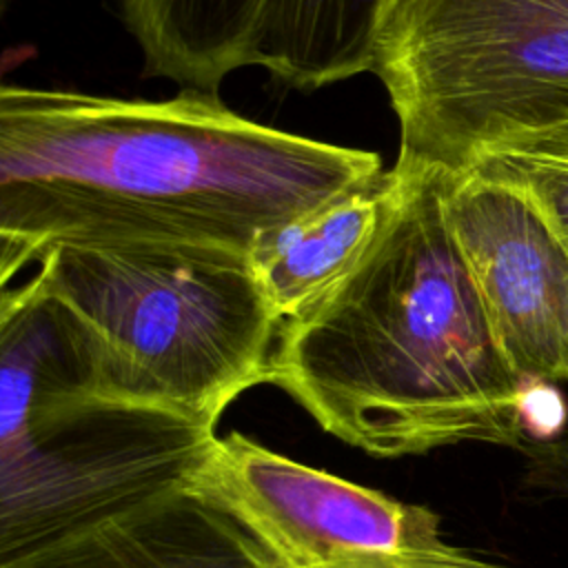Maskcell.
<instances>
[{"label":"cell","mask_w":568,"mask_h":568,"mask_svg":"<svg viewBox=\"0 0 568 568\" xmlns=\"http://www.w3.org/2000/svg\"><path fill=\"white\" fill-rule=\"evenodd\" d=\"M382 158L282 131L217 93L118 98L0 89V280L64 244H191L246 255L255 235L375 184Z\"/></svg>","instance_id":"cell-1"},{"label":"cell","mask_w":568,"mask_h":568,"mask_svg":"<svg viewBox=\"0 0 568 568\" xmlns=\"http://www.w3.org/2000/svg\"><path fill=\"white\" fill-rule=\"evenodd\" d=\"M362 260L280 328L271 382L339 442L382 459L457 444L521 450L524 382L504 359L442 209V175L393 166Z\"/></svg>","instance_id":"cell-2"},{"label":"cell","mask_w":568,"mask_h":568,"mask_svg":"<svg viewBox=\"0 0 568 568\" xmlns=\"http://www.w3.org/2000/svg\"><path fill=\"white\" fill-rule=\"evenodd\" d=\"M29 277L62 311L84 390L215 430L271 382L282 320L246 255L191 244H64Z\"/></svg>","instance_id":"cell-3"},{"label":"cell","mask_w":568,"mask_h":568,"mask_svg":"<svg viewBox=\"0 0 568 568\" xmlns=\"http://www.w3.org/2000/svg\"><path fill=\"white\" fill-rule=\"evenodd\" d=\"M371 71L399 124L395 164L459 175L568 120V0H390Z\"/></svg>","instance_id":"cell-4"},{"label":"cell","mask_w":568,"mask_h":568,"mask_svg":"<svg viewBox=\"0 0 568 568\" xmlns=\"http://www.w3.org/2000/svg\"><path fill=\"white\" fill-rule=\"evenodd\" d=\"M215 437L62 375L0 371V568L184 490Z\"/></svg>","instance_id":"cell-5"},{"label":"cell","mask_w":568,"mask_h":568,"mask_svg":"<svg viewBox=\"0 0 568 568\" xmlns=\"http://www.w3.org/2000/svg\"><path fill=\"white\" fill-rule=\"evenodd\" d=\"M184 490L233 515L280 568H508L453 544L442 517L266 448L215 437Z\"/></svg>","instance_id":"cell-6"},{"label":"cell","mask_w":568,"mask_h":568,"mask_svg":"<svg viewBox=\"0 0 568 568\" xmlns=\"http://www.w3.org/2000/svg\"><path fill=\"white\" fill-rule=\"evenodd\" d=\"M442 209L493 337L526 382L568 384V253L515 193L442 175Z\"/></svg>","instance_id":"cell-7"},{"label":"cell","mask_w":568,"mask_h":568,"mask_svg":"<svg viewBox=\"0 0 568 568\" xmlns=\"http://www.w3.org/2000/svg\"><path fill=\"white\" fill-rule=\"evenodd\" d=\"M2 568H280L224 508L180 490L42 555Z\"/></svg>","instance_id":"cell-8"},{"label":"cell","mask_w":568,"mask_h":568,"mask_svg":"<svg viewBox=\"0 0 568 568\" xmlns=\"http://www.w3.org/2000/svg\"><path fill=\"white\" fill-rule=\"evenodd\" d=\"M397 184V171H384L375 184L255 235L246 262L282 322L308 311L362 260L393 206Z\"/></svg>","instance_id":"cell-9"},{"label":"cell","mask_w":568,"mask_h":568,"mask_svg":"<svg viewBox=\"0 0 568 568\" xmlns=\"http://www.w3.org/2000/svg\"><path fill=\"white\" fill-rule=\"evenodd\" d=\"M266 0H118L149 75L217 93L251 49Z\"/></svg>","instance_id":"cell-10"},{"label":"cell","mask_w":568,"mask_h":568,"mask_svg":"<svg viewBox=\"0 0 568 568\" xmlns=\"http://www.w3.org/2000/svg\"><path fill=\"white\" fill-rule=\"evenodd\" d=\"M390 0H266L251 67L315 91L373 69Z\"/></svg>","instance_id":"cell-11"},{"label":"cell","mask_w":568,"mask_h":568,"mask_svg":"<svg viewBox=\"0 0 568 568\" xmlns=\"http://www.w3.org/2000/svg\"><path fill=\"white\" fill-rule=\"evenodd\" d=\"M464 173L521 197L568 253V120L486 149Z\"/></svg>","instance_id":"cell-12"},{"label":"cell","mask_w":568,"mask_h":568,"mask_svg":"<svg viewBox=\"0 0 568 568\" xmlns=\"http://www.w3.org/2000/svg\"><path fill=\"white\" fill-rule=\"evenodd\" d=\"M526 459L521 486L539 499L568 501V428L548 442H528L519 450Z\"/></svg>","instance_id":"cell-13"},{"label":"cell","mask_w":568,"mask_h":568,"mask_svg":"<svg viewBox=\"0 0 568 568\" xmlns=\"http://www.w3.org/2000/svg\"><path fill=\"white\" fill-rule=\"evenodd\" d=\"M557 384L526 382L521 390V422L528 442H548L566 430V402Z\"/></svg>","instance_id":"cell-14"}]
</instances>
